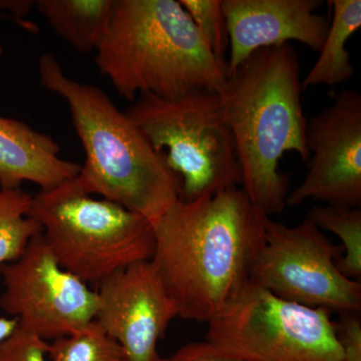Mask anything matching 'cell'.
Here are the masks:
<instances>
[{
  "mask_svg": "<svg viewBox=\"0 0 361 361\" xmlns=\"http://www.w3.org/2000/svg\"><path fill=\"white\" fill-rule=\"evenodd\" d=\"M263 214L241 188L179 200L154 225L155 266L183 319L208 322L250 280Z\"/></svg>",
  "mask_w": 361,
  "mask_h": 361,
  "instance_id": "cell-1",
  "label": "cell"
},
{
  "mask_svg": "<svg viewBox=\"0 0 361 361\" xmlns=\"http://www.w3.org/2000/svg\"><path fill=\"white\" fill-rule=\"evenodd\" d=\"M302 92L298 54L290 44L254 52L227 73L217 90L236 146L242 191L269 217L287 207L289 180L280 160L287 152L310 158Z\"/></svg>",
  "mask_w": 361,
  "mask_h": 361,
  "instance_id": "cell-2",
  "label": "cell"
},
{
  "mask_svg": "<svg viewBox=\"0 0 361 361\" xmlns=\"http://www.w3.org/2000/svg\"><path fill=\"white\" fill-rule=\"evenodd\" d=\"M39 73L42 87L68 104L85 149V164L75 178L78 186L155 225L180 200L179 178L163 154L103 90L71 80L51 54L40 56Z\"/></svg>",
  "mask_w": 361,
  "mask_h": 361,
  "instance_id": "cell-3",
  "label": "cell"
},
{
  "mask_svg": "<svg viewBox=\"0 0 361 361\" xmlns=\"http://www.w3.org/2000/svg\"><path fill=\"white\" fill-rule=\"evenodd\" d=\"M96 52L102 75L132 103L142 94L173 99L195 90L217 92L227 75L176 0H114Z\"/></svg>",
  "mask_w": 361,
  "mask_h": 361,
  "instance_id": "cell-4",
  "label": "cell"
},
{
  "mask_svg": "<svg viewBox=\"0 0 361 361\" xmlns=\"http://www.w3.org/2000/svg\"><path fill=\"white\" fill-rule=\"evenodd\" d=\"M30 217L59 264L87 284L99 285L118 271L152 260L154 226L125 207L96 199L75 179L32 196Z\"/></svg>",
  "mask_w": 361,
  "mask_h": 361,
  "instance_id": "cell-5",
  "label": "cell"
},
{
  "mask_svg": "<svg viewBox=\"0 0 361 361\" xmlns=\"http://www.w3.org/2000/svg\"><path fill=\"white\" fill-rule=\"evenodd\" d=\"M180 180L190 202L241 186L234 137L216 90H192L177 99L142 94L125 111Z\"/></svg>",
  "mask_w": 361,
  "mask_h": 361,
  "instance_id": "cell-6",
  "label": "cell"
},
{
  "mask_svg": "<svg viewBox=\"0 0 361 361\" xmlns=\"http://www.w3.org/2000/svg\"><path fill=\"white\" fill-rule=\"evenodd\" d=\"M207 323L206 341L240 361H343L329 310L285 300L251 280Z\"/></svg>",
  "mask_w": 361,
  "mask_h": 361,
  "instance_id": "cell-7",
  "label": "cell"
},
{
  "mask_svg": "<svg viewBox=\"0 0 361 361\" xmlns=\"http://www.w3.org/2000/svg\"><path fill=\"white\" fill-rule=\"evenodd\" d=\"M264 243L252 263L250 280L285 300L337 312H360L361 283L337 268L334 245L306 218L290 227L263 215Z\"/></svg>",
  "mask_w": 361,
  "mask_h": 361,
  "instance_id": "cell-8",
  "label": "cell"
},
{
  "mask_svg": "<svg viewBox=\"0 0 361 361\" xmlns=\"http://www.w3.org/2000/svg\"><path fill=\"white\" fill-rule=\"evenodd\" d=\"M0 275L6 287L0 307L44 341L71 336L96 317V290L59 264L42 233Z\"/></svg>",
  "mask_w": 361,
  "mask_h": 361,
  "instance_id": "cell-9",
  "label": "cell"
},
{
  "mask_svg": "<svg viewBox=\"0 0 361 361\" xmlns=\"http://www.w3.org/2000/svg\"><path fill=\"white\" fill-rule=\"evenodd\" d=\"M307 173L289 192L286 205L322 201L327 205L360 208L361 96L341 90L334 102L306 123Z\"/></svg>",
  "mask_w": 361,
  "mask_h": 361,
  "instance_id": "cell-10",
  "label": "cell"
},
{
  "mask_svg": "<svg viewBox=\"0 0 361 361\" xmlns=\"http://www.w3.org/2000/svg\"><path fill=\"white\" fill-rule=\"evenodd\" d=\"M94 320L122 349L123 361H159L157 346L177 306L151 260L128 266L97 285Z\"/></svg>",
  "mask_w": 361,
  "mask_h": 361,
  "instance_id": "cell-11",
  "label": "cell"
},
{
  "mask_svg": "<svg viewBox=\"0 0 361 361\" xmlns=\"http://www.w3.org/2000/svg\"><path fill=\"white\" fill-rule=\"evenodd\" d=\"M320 0H222L229 32L227 73L259 49L301 42L320 51L329 21L315 11Z\"/></svg>",
  "mask_w": 361,
  "mask_h": 361,
  "instance_id": "cell-12",
  "label": "cell"
},
{
  "mask_svg": "<svg viewBox=\"0 0 361 361\" xmlns=\"http://www.w3.org/2000/svg\"><path fill=\"white\" fill-rule=\"evenodd\" d=\"M58 142L14 118L0 116V189L23 182L49 190L75 179L82 165L59 157Z\"/></svg>",
  "mask_w": 361,
  "mask_h": 361,
  "instance_id": "cell-13",
  "label": "cell"
},
{
  "mask_svg": "<svg viewBox=\"0 0 361 361\" xmlns=\"http://www.w3.org/2000/svg\"><path fill=\"white\" fill-rule=\"evenodd\" d=\"M334 16L319 56L301 80L302 90L315 85L334 87L348 82L355 73L345 44L361 27L360 0H332Z\"/></svg>",
  "mask_w": 361,
  "mask_h": 361,
  "instance_id": "cell-14",
  "label": "cell"
},
{
  "mask_svg": "<svg viewBox=\"0 0 361 361\" xmlns=\"http://www.w3.org/2000/svg\"><path fill=\"white\" fill-rule=\"evenodd\" d=\"M114 0H37L35 7L73 49L96 51L110 21Z\"/></svg>",
  "mask_w": 361,
  "mask_h": 361,
  "instance_id": "cell-15",
  "label": "cell"
},
{
  "mask_svg": "<svg viewBox=\"0 0 361 361\" xmlns=\"http://www.w3.org/2000/svg\"><path fill=\"white\" fill-rule=\"evenodd\" d=\"M32 196L18 189H0V268L18 260L42 226L30 217Z\"/></svg>",
  "mask_w": 361,
  "mask_h": 361,
  "instance_id": "cell-16",
  "label": "cell"
},
{
  "mask_svg": "<svg viewBox=\"0 0 361 361\" xmlns=\"http://www.w3.org/2000/svg\"><path fill=\"white\" fill-rule=\"evenodd\" d=\"M308 219L320 230L336 235L342 241L341 257L337 268L349 279L361 277V210L334 206H316L308 212Z\"/></svg>",
  "mask_w": 361,
  "mask_h": 361,
  "instance_id": "cell-17",
  "label": "cell"
},
{
  "mask_svg": "<svg viewBox=\"0 0 361 361\" xmlns=\"http://www.w3.org/2000/svg\"><path fill=\"white\" fill-rule=\"evenodd\" d=\"M49 358L51 361H123L118 342L96 320L71 336L52 341Z\"/></svg>",
  "mask_w": 361,
  "mask_h": 361,
  "instance_id": "cell-18",
  "label": "cell"
},
{
  "mask_svg": "<svg viewBox=\"0 0 361 361\" xmlns=\"http://www.w3.org/2000/svg\"><path fill=\"white\" fill-rule=\"evenodd\" d=\"M214 58L227 66L229 32L222 0H180Z\"/></svg>",
  "mask_w": 361,
  "mask_h": 361,
  "instance_id": "cell-19",
  "label": "cell"
},
{
  "mask_svg": "<svg viewBox=\"0 0 361 361\" xmlns=\"http://www.w3.org/2000/svg\"><path fill=\"white\" fill-rule=\"evenodd\" d=\"M49 348V341L18 325L0 344V361H51Z\"/></svg>",
  "mask_w": 361,
  "mask_h": 361,
  "instance_id": "cell-20",
  "label": "cell"
},
{
  "mask_svg": "<svg viewBox=\"0 0 361 361\" xmlns=\"http://www.w3.org/2000/svg\"><path fill=\"white\" fill-rule=\"evenodd\" d=\"M343 361H361V320L357 312H342L334 322Z\"/></svg>",
  "mask_w": 361,
  "mask_h": 361,
  "instance_id": "cell-21",
  "label": "cell"
},
{
  "mask_svg": "<svg viewBox=\"0 0 361 361\" xmlns=\"http://www.w3.org/2000/svg\"><path fill=\"white\" fill-rule=\"evenodd\" d=\"M159 361H240L220 353L208 341L185 344L168 357Z\"/></svg>",
  "mask_w": 361,
  "mask_h": 361,
  "instance_id": "cell-22",
  "label": "cell"
},
{
  "mask_svg": "<svg viewBox=\"0 0 361 361\" xmlns=\"http://www.w3.org/2000/svg\"><path fill=\"white\" fill-rule=\"evenodd\" d=\"M35 6V1H0V7L11 9L16 16H25Z\"/></svg>",
  "mask_w": 361,
  "mask_h": 361,
  "instance_id": "cell-23",
  "label": "cell"
},
{
  "mask_svg": "<svg viewBox=\"0 0 361 361\" xmlns=\"http://www.w3.org/2000/svg\"><path fill=\"white\" fill-rule=\"evenodd\" d=\"M18 325L16 318L0 317V344L13 334Z\"/></svg>",
  "mask_w": 361,
  "mask_h": 361,
  "instance_id": "cell-24",
  "label": "cell"
},
{
  "mask_svg": "<svg viewBox=\"0 0 361 361\" xmlns=\"http://www.w3.org/2000/svg\"><path fill=\"white\" fill-rule=\"evenodd\" d=\"M2 51H4V49H2L1 45H0V56H1Z\"/></svg>",
  "mask_w": 361,
  "mask_h": 361,
  "instance_id": "cell-25",
  "label": "cell"
}]
</instances>
